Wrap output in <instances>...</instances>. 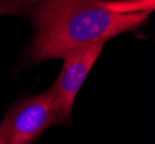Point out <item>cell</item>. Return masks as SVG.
<instances>
[{
  "mask_svg": "<svg viewBox=\"0 0 155 144\" xmlns=\"http://www.w3.org/2000/svg\"><path fill=\"white\" fill-rule=\"evenodd\" d=\"M29 7L35 27L30 55L42 62L140 28L155 0H41Z\"/></svg>",
  "mask_w": 155,
  "mask_h": 144,
  "instance_id": "6da1fadb",
  "label": "cell"
},
{
  "mask_svg": "<svg viewBox=\"0 0 155 144\" xmlns=\"http://www.w3.org/2000/svg\"><path fill=\"white\" fill-rule=\"evenodd\" d=\"M5 1H8V2H12V4H16V5H25V6H31V5H35L39 2L41 0H5Z\"/></svg>",
  "mask_w": 155,
  "mask_h": 144,
  "instance_id": "277c9868",
  "label": "cell"
},
{
  "mask_svg": "<svg viewBox=\"0 0 155 144\" xmlns=\"http://www.w3.org/2000/svg\"><path fill=\"white\" fill-rule=\"evenodd\" d=\"M2 124L6 144H30L54 124L52 91L49 89L25 99L2 120Z\"/></svg>",
  "mask_w": 155,
  "mask_h": 144,
  "instance_id": "3957f363",
  "label": "cell"
},
{
  "mask_svg": "<svg viewBox=\"0 0 155 144\" xmlns=\"http://www.w3.org/2000/svg\"><path fill=\"white\" fill-rule=\"evenodd\" d=\"M6 13V11H4V9H0V14H4Z\"/></svg>",
  "mask_w": 155,
  "mask_h": 144,
  "instance_id": "8992f818",
  "label": "cell"
},
{
  "mask_svg": "<svg viewBox=\"0 0 155 144\" xmlns=\"http://www.w3.org/2000/svg\"><path fill=\"white\" fill-rule=\"evenodd\" d=\"M0 144H6V135H5V126L1 122L0 124Z\"/></svg>",
  "mask_w": 155,
  "mask_h": 144,
  "instance_id": "5b68a950",
  "label": "cell"
},
{
  "mask_svg": "<svg viewBox=\"0 0 155 144\" xmlns=\"http://www.w3.org/2000/svg\"><path fill=\"white\" fill-rule=\"evenodd\" d=\"M104 44H95L64 57L60 75L50 88L53 95L54 124H66L72 120L73 104L84 80L103 51Z\"/></svg>",
  "mask_w": 155,
  "mask_h": 144,
  "instance_id": "7a4b0ae2",
  "label": "cell"
}]
</instances>
